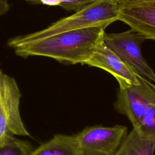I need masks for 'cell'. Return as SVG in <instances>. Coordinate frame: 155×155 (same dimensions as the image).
I'll list each match as a JSON object with an SVG mask.
<instances>
[{
  "mask_svg": "<svg viewBox=\"0 0 155 155\" xmlns=\"http://www.w3.org/2000/svg\"><path fill=\"white\" fill-rule=\"evenodd\" d=\"M118 3V20L145 39L155 41V0H128Z\"/></svg>",
  "mask_w": 155,
  "mask_h": 155,
  "instance_id": "obj_7",
  "label": "cell"
},
{
  "mask_svg": "<svg viewBox=\"0 0 155 155\" xmlns=\"http://www.w3.org/2000/svg\"><path fill=\"white\" fill-rule=\"evenodd\" d=\"M117 2H122V1H128V0H116Z\"/></svg>",
  "mask_w": 155,
  "mask_h": 155,
  "instance_id": "obj_16",
  "label": "cell"
},
{
  "mask_svg": "<svg viewBox=\"0 0 155 155\" xmlns=\"http://www.w3.org/2000/svg\"><path fill=\"white\" fill-rule=\"evenodd\" d=\"M145 39L133 29L116 33H104V41L137 74L155 82V73L144 59L140 50Z\"/></svg>",
  "mask_w": 155,
  "mask_h": 155,
  "instance_id": "obj_6",
  "label": "cell"
},
{
  "mask_svg": "<svg viewBox=\"0 0 155 155\" xmlns=\"http://www.w3.org/2000/svg\"><path fill=\"white\" fill-rule=\"evenodd\" d=\"M29 2H33L35 3H42L44 5H50V6H56L59 5V0H25Z\"/></svg>",
  "mask_w": 155,
  "mask_h": 155,
  "instance_id": "obj_14",
  "label": "cell"
},
{
  "mask_svg": "<svg viewBox=\"0 0 155 155\" xmlns=\"http://www.w3.org/2000/svg\"><path fill=\"white\" fill-rule=\"evenodd\" d=\"M84 64L107 71L116 79L119 86L136 84L139 82L140 75L111 50L104 39L100 42L91 56Z\"/></svg>",
  "mask_w": 155,
  "mask_h": 155,
  "instance_id": "obj_8",
  "label": "cell"
},
{
  "mask_svg": "<svg viewBox=\"0 0 155 155\" xmlns=\"http://www.w3.org/2000/svg\"><path fill=\"white\" fill-rule=\"evenodd\" d=\"M154 151L155 142L144 137L133 128L114 155H154Z\"/></svg>",
  "mask_w": 155,
  "mask_h": 155,
  "instance_id": "obj_10",
  "label": "cell"
},
{
  "mask_svg": "<svg viewBox=\"0 0 155 155\" xmlns=\"http://www.w3.org/2000/svg\"><path fill=\"white\" fill-rule=\"evenodd\" d=\"M127 134L121 125L87 127L76 134L80 155H114Z\"/></svg>",
  "mask_w": 155,
  "mask_h": 155,
  "instance_id": "obj_5",
  "label": "cell"
},
{
  "mask_svg": "<svg viewBox=\"0 0 155 155\" xmlns=\"http://www.w3.org/2000/svg\"><path fill=\"white\" fill-rule=\"evenodd\" d=\"M10 9V4L7 0H0V16L6 13Z\"/></svg>",
  "mask_w": 155,
  "mask_h": 155,
  "instance_id": "obj_15",
  "label": "cell"
},
{
  "mask_svg": "<svg viewBox=\"0 0 155 155\" xmlns=\"http://www.w3.org/2000/svg\"><path fill=\"white\" fill-rule=\"evenodd\" d=\"M21 97L14 78L0 70V145L15 136H30L20 114Z\"/></svg>",
  "mask_w": 155,
  "mask_h": 155,
  "instance_id": "obj_3",
  "label": "cell"
},
{
  "mask_svg": "<svg viewBox=\"0 0 155 155\" xmlns=\"http://www.w3.org/2000/svg\"><path fill=\"white\" fill-rule=\"evenodd\" d=\"M135 129L144 137L155 142V102L148 106Z\"/></svg>",
  "mask_w": 155,
  "mask_h": 155,
  "instance_id": "obj_12",
  "label": "cell"
},
{
  "mask_svg": "<svg viewBox=\"0 0 155 155\" xmlns=\"http://www.w3.org/2000/svg\"><path fill=\"white\" fill-rule=\"evenodd\" d=\"M59 6L67 10L77 12L96 0H59Z\"/></svg>",
  "mask_w": 155,
  "mask_h": 155,
  "instance_id": "obj_13",
  "label": "cell"
},
{
  "mask_svg": "<svg viewBox=\"0 0 155 155\" xmlns=\"http://www.w3.org/2000/svg\"><path fill=\"white\" fill-rule=\"evenodd\" d=\"M33 150L28 141L15 136L0 145V155H31Z\"/></svg>",
  "mask_w": 155,
  "mask_h": 155,
  "instance_id": "obj_11",
  "label": "cell"
},
{
  "mask_svg": "<svg viewBox=\"0 0 155 155\" xmlns=\"http://www.w3.org/2000/svg\"><path fill=\"white\" fill-rule=\"evenodd\" d=\"M155 102V85L151 81L140 76L136 84L119 86L114 110L125 115L130 121L133 128H137L148 106Z\"/></svg>",
  "mask_w": 155,
  "mask_h": 155,
  "instance_id": "obj_4",
  "label": "cell"
},
{
  "mask_svg": "<svg viewBox=\"0 0 155 155\" xmlns=\"http://www.w3.org/2000/svg\"><path fill=\"white\" fill-rule=\"evenodd\" d=\"M31 155H80L76 134H56L34 149Z\"/></svg>",
  "mask_w": 155,
  "mask_h": 155,
  "instance_id": "obj_9",
  "label": "cell"
},
{
  "mask_svg": "<svg viewBox=\"0 0 155 155\" xmlns=\"http://www.w3.org/2000/svg\"><path fill=\"white\" fill-rule=\"evenodd\" d=\"M118 8L119 3L116 0H96L44 30L22 36L26 39H35L72 30L110 24L118 20Z\"/></svg>",
  "mask_w": 155,
  "mask_h": 155,
  "instance_id": "obj_2",
  "label": "cell"
},
{
  "mask_svg": "<svg viewBox=\"0 0 155 155\" xmlns=\"http://www.w3.org/2000/svg\"><path fill=\"white\" fill-rule=\"evenodd\" d=\"M110 24L89 27L28 39L22 35L10 39L7 44L16 54L27 58H50L67 64H84L104 39L105 29Z\"/></svg>",
  "mask_w": 155,
  "mask_h": 155,
  "instance_id": "obj_1",
  "label": "cell"
}]
</instances>
